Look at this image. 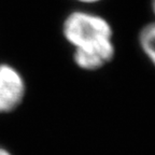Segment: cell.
<instances>
[{"instance_id": "obj_6", "label": "cell", "mask_w": 155, "mask_h": 155, "mask_svg": "<svg viewBox=\"0 0 155 155\" xmlns=\"http://www.w3.org/2000/svg\"><path fill=\"white\" fill-rule=\"evenodd\" d=\"M0 155H12V153L10 152L8 149L3 148V147H0Z\"/></svg>"}, {"instance_id": "obj_1", "label": "cell", "mask_w": 155, "mask_h": 155, "mask_svg": "<svg viewBox=\"0 0 155 155\" xmlns=\"http://www.w3.org/2000/svg\"><path fill=\"white\" fill-rule=\"evenodd\" d=\"M61 34L73 48H88L113 41V28L107 18L87 11H74L65 17Z\"/></svg>"}, {"instance_id": "obj_4", "label": "cell", "mask_w": 155, "mask_h": 155, "mask_svg": "<svg viewBox=\"0 0 155 155\" xmlns=\"http://www.w3.org/2000/svg\"><path fill=\"white\" fill-rule=\"evenodd\" d=\"M138 43L143 55L155 67V21L144 25L140 29Z\"/></svg>"}, {"instance_id": "obj_2", "label": "cell", "mask_w": 155, "mask_h": 155, "mask_svg": "<svg viewBox=\"0 0 155 155\" xmlns=\"http://www.w3.org/2000/svg\"><path fill=\"white\" fill-rule=\"evenodd\" d=\"M26 82L22 73L9 64H0V114L11 113L23 104Z\"/></svg>"}, {"instance_id": "obj_7", "label": "cell", "mask_w": 155, "mask_h": 155, "mask_svg": "<svg viewBox=\"0 0 155 155\" xmlns=\"http://www.w3.org/2000/svg\"><path fill=\"white\" fill-rule=\"evenodd\" d=\"M151 10H152L153 14L155 16V0H151Z\"/></svg>"}, {"instance_id": "obj_3", "label": "cell", "mask_w": 155, "mask_h": 155, "mask_svg": "<svg viewBox=\"0 0 155 155\" xmlns=\"http://www.w3.org/2000/svg\"><path fill=\"white\" fill-rule=\"evenodd\" d=\"M114 55L115 45L114 42H110L94 48L73 50L72 58L78 68L85 71H95L111 63Z\"/></svg>"}, {"instance_id": "obj_5", "label": "cell", "mask_w": 155, "mask_h": 155, "mask_svg": "<svg viewBox=\"0 0 155 155\" xmlns=\"http://www.w3.org/2000/svg\"><path fill=\"white\" fill-rule=\"evenodd\" d=\"M75 1H79L81 3H86V5H91V3H97L101 1V0H75Z\"/></svg>"}]
</instances>
